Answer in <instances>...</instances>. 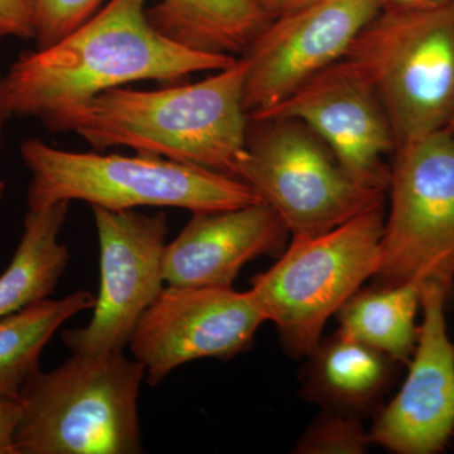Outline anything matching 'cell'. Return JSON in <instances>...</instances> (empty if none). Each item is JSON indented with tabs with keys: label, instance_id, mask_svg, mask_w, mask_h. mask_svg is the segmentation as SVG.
<instances>
[{
	"label": "cell",
	"instance_id": "6da1fadb",
	"mask_svg": "<svg viewBox=\"0 0 454 454\" xmlns=\"http://www.w3.org/2000/svg\"><path fill=\"white\" fill-rule=\"evenodd\" d=\"M245 74L240 57L199 82L110 89L41 121L56 133L77 134L97 151L127 146L238 178L249 127Z\"/></svg>",
	"mask_w": 454,
	"mask_h": 454
},
{
	"label": "cell",
	"instance_id": "7a4b0ae2",
	"mask_svg": "<svg viewBox=\"0 0 454 454\" xmlns=\"http://www.w3.org/2000/svg\"><path fill=\"white\" fill-rule=\"evenodd\" d=\"M146 3L110 0L52 46L20 56L5 74L13 115L43 121L127 83H176L190 74L223 70L238 59L169 40L149 22Z\"/></svg>",
	"mask_w": 454,
	"mask_h": 454
},
{
	"label": "cell",
	"instance_id": "3957f363",
	"mask_svg": "<svg viewBox=\"0 0 454 454\" xmlns=\"http://www.w3.org/2000/svg\"><path fill=\"white\" fill-rule=\"evenodd\" d=\"M145 379V366L124 351L73 354L52 372L40 370L17 397V453H142Z\"/></svg>",
	"mask_w": 454,
	"mask_h": 454
},
{
	"label": "cell",
	"instance_id": "277c9868",
	"mask_svg": "<svg viewBox=\"0 0 454 454\" xmlns=\"http://www.w3.org/2000/svg\"><path fill=\"white\" fill-rule=\"evenodd\" d=\"M20 155L32 175L28 208L83 201L110 211L176 207L195 214L262 202L240 179L154 155L74 153L37 139L23 142Z\"/></svg>",
	"mask_w": 454,
	"mask_h": 454
},
{
	"label": "cell",
	"instance_id": "5b68a950",
	"mask_svg": "<svg viewBox=\"0 0 454 454\" xmlns=\"http://www.w3.org/2000/svg\"><path fill=\"white\" fill-rule=\"evenodd\" d=\"M385 206L330 231L293 238L276 264L250 280V295L276 325L284 351L307 358L331 317L378 273Z\"/></svg>",
	"mask_w": 454,
	"mask_h": 454
},
{
	"label": "cell",
	"instance_id": "8992f818",
	"mask_svg": "<svg viewBox=\"0 0 454 454\" xmlns=\"http://www.w3.org/2000/svg\"><path fill=\"white\" fill-rule=\"evenodd\" d=\"M345 59L378 92L396 146L446 129L454 113V3L382 11Z\"/></svg>",
	"mask_w": 454,
	"mask_h": 454
},
{
	"label": "cell",
	"instance_id": "52a82bcc",
	"mask_svg": "<svg viewBox=\"0 0 454 454\" xmlns=\"http://www.w3.org/2000/svg\"><path fill=\"white\" fill-rule=\"evenodd\" d=\"M238 178L293 238L330 231L387 205V191L352 177L321 138L294 119H249Z\"/></svg>",
	"mask_w": 454,
	"mask_h": 454
},
{
	"label": "cell",
	"instance_id": "ba28073f",
	"mask_svg": "<svg viewBox=\"0 0 454 454\" xmlns=\"http://www.w3.org/2000/svg\"><path fill=\"white\" fill-rule=\"evenodd\" d=\"M378 286L454 283V139L447 129L396 146Z\"/></svg>",
	"mask_w": 454,
	"mask_h": 454
},
{
	"label": "cell",
	"instance_id": "9c48e42d",
	"mask_svg": "<svg viewBox=\"0 0 454 454\" xmlns=\"http://www.w3.org/2000/svg\"><path fill=\"white\" fill-rule=\"evenodd\" d=\"M381 12L380 0H315L271 18L241 56L247 116L273 109L345 59Z\"/></svg>",
	"mask_w": 454,
	"mask_h": 454
},
{
	"label": "cell",
	"instance_id": "30bf717a",
	"mask_svg": "<svg viewBox=\"0 0 454 454\" xmlns=\"http://www.w3.org/2000/svg\"><path fill=\"white\" fill-rule=\"evenodd\" d=\"M91 208L100 247V291L91 321L62 333L73 354L124 351L140 317L166 284V215Z\"/></svg>",
	"mask_w": 454,
	"mask_h": 454
},
{
	"label": "cell",
	"instance_id": "8fae6325",
	"mask_svg": "<svg viewBox=\"0 0 454 454\" xmlns=\"http://www.w3.org/2000/svg\"><path fill=\"white\" fill-rule=\"evenodd\" d=\"M267 322L249 291L164 286L131 333V357L157 387L177 367L201 358L235 357Z\"/></svg>",
	"mask_w": 454,
	"mask_h": 454
},
{
	"label": "cell",
	"instance_id": "7c38bea8",
	"mask_svg": "<svg viewBox=\"0 0 454 454\" xmlns=\"http://www.w3.org/2000/svg\"><path fill=\"white\" fill-rule=\"evenodd\" d=\"M294 119L321 138L352 177L387 192L393 128L369 79L343 59L273 109L249 119Z\"/></svg>",
	"mask_w": 454,
	"mask_h": 454
},
{
	"label": "cell",
	"instance_id": "4fadbf2b",
	"mask_svg": "<svg viewBox=\"0 0 454 454\" xmlns=\"http://www.w3.org/2000/svg\"><path fill=\"white\" fill-rule=\"evenodd\" d=\"M450 294L441 284H423V321L408 375L370 429L372 444L391 453H442L454 437V343L446 319Z\"/></svg>",
	"mask_w": 454,
	"mask_h": 454
},
{
	"label": "cell",
	"instance_id": "5bb4252c",
	"mask_svg": "<svg viewBox=\"0 0 454 454\" xmlns=\"http://www.w3.org/2000/svg\"><path fill=\"white\" fill-rule=\"evenodd\" d=\"M288 230L264 202L195 212L177 238L166 245L167 286L234 288L241 269L264 255H276Z\"/></svg>",
	"mask_w": 454,
	"mask_h": 454
},
{
	"label": "cell",
	"instance_id": "9a60e30c",
	"mask_svg": "<svg viewBox=\"0 0 454 454\" xmlns=\"http://www.w3.org/2000/svg\"><path fill=\"white\" fill-rule=\"evenodd\" d=\"M301 395L324 409L342 413H372L395 379L396 361L340 333L322 339L309 355Z\"/></svg>",
	"mask_w": 454,
	"mask_h": 454
},
{
	"label": "cell",
	"instance_id": "2e32d148",
	"mask_svg": "<svg viewBox=\"0 0 454 454\" xmlns=\"http://www.w3.org/2000/svg\"><path fill=\"white\" fill-rule=\"evenodd\" d=\"M146 16L181 46L234 57L243 56L269 22L256 0H160Z\"/></svg>",
	"mask_w": 454,
	"mask_h": 454
},
{
	"label": "cell",
	"instance_id": "e0dca14e",
	"mask_svg": "<svg viewBox=\"0 0 454 454\" xmlns=\"http://www.w3.org/2000/svg\"><path fill=\"white\" fill-rule=\"evenodd\" d=\"M70 202L28 208L11 264L0 276V319L47 300L64 276L71 255L59 243Z\"/></svg>",
	"mask_w": 454,
	"mask_h": 454
},
{
	"label": "cell",
	"instance_id": "ac0fdd59",
	"mask_svg": "<svg viewBox=\"0 0 454 454\" xmlns=\"http://www.w3.org/2000/svg\"><path fill=\"white\" fill-rule=\"evenodd\" d=\"M422 284L358 289L336 313L339 333L408 365L417 348Z\"/></svg>",
	"mask_w": 454,
	"mask_h": 454
},
{
	"label": "cell",
	"instance_id": "d6986e66",
	"mask_svg": "<svg viewBox=\"0 0 454 454\" xmlns=\"http://www.w3.org/2000/svg\"><path fill=\"white\" fill-rule=\"evenodd\" d=\"M97 297L77 291L43 300L0 319V397L17 399L40 372L41 354L53 334L74 316L92 309Z\"/></svg>",
	"mask_w": 454,
	"mask_h": 454
},
{
	"label": "cell",
	"instance_id": "ffe728a7",
	"mask_svg": "<svg viewBox=\"0 0 454 454\" xmlns=\"http://www.w3.org/2000/svg\"><path fill=\"white\" fill-rule=\"evenodd\" d=\"M372 444L363 417L325 409L304 430L293 453L364 454Z\"/></svg>",
	"mask_w": 454,
	"mask_h": 454
},
{
	"label": "cell",
	"instance_id": "44dd1931",
	"mask_svg": "<svg viewBox=\"0 0 454 454\" xmlns=\"http://www.w3.org/2000/svg\"><path fill=\"white\" fill-rule=\"evenodd\" d=\"M37 49H46L83 25L104 0H25Z\"/></svg>",
	"mask_w": 454,
	"mask_h": 454
},
{
	"label": "cell",
	"instance_id": "7402d4cb",
	"mask_svg": "<svg viewBox=\"0 0 454 454\" xmlns=\"http://www.w3.org/2000/svg\"><path fill=\"white\" fill-rule=\"evenodd\" d=\"M0 37L33 38L25 0H0Z\"/></svg>",
	"mask_w": 454,
	"mask_h": 454
},
{
	"label": "cell",
	"instance_id": "603a6c76",
	"mask_svg": "<svg viewBox=\"0 0 454 454\" xmlns=\"http://www.w3.org/2000/svg\"><path fill=\"white\" fill-rule=\"evenodd\" d=\"M20 420V405L17 399L0 397V454H18L16 434Z\"/></svg>",
	"mask_w": 454,
	"mask_h": 454
},
{
	"label": "cell",
	"instance_id": "cb8c5ba5",
	"mask_svg": "<svg viewBox=\"0 0 454 454\" xmlns=\"http://www.w3.org/2000/svg\"><path fill=\"white\" fill-rule=\"evenodd\" d=\"M382 11H422L452 4L454 0H380Z\"/></svg>",
	"mask_w": 454,
	"mask_h": 454
},
{
	"label": "cell",
	"instance_id": "d4e9b609",
	"mask_svg": "<svg viewBox=\"0 0 454 454\" xmlns=\"http://www.w3.org/2000/svg\"><path fill=\"white\" fill-rule=\"evenodd\" d=\"M259 3L260 8L264 12L265 16L270 20L271 18L280 16L286 12L292 11L301 5L309 4L315 0H256Z\"/></svg>",
	"mask_w": 454,
	"mask_h": 454
},
{
	"label": "cell",
	"instance_id": "484cf974",
	"mask_svg": "<svg viewBox=\"0 0 454 454\" xmlns=\"http://www.w3.org/2000/svg\"><path fill=\"white\" fill-rule=\"evenodd\" d=\"M13 115L11 106H9L7 86H5V76L0 74V151H2L3 133L9 118Z\"/></svg>",
	"mask_w": 454,
	"mask_h": 454
},
{
	"label": "cell",
	"instance_id": "4316f807",
	"mask_svg": "<svg viewBox=\"0 0 454 454\" xmlns=\"http://www.w3.org/2000/svg\"><path fill=\"white\" fill-rule=\"evenodd\" d=\"M446 129L448 130V133L452 136V138L454 139V113L452 115V118H450V122H448Z\"/></svg>",
	"mask_w": 454,
	"mask_h": 454
},
{
	"label": "cell",
	"instance_id": "83f0119b",
	"mask_svg": "<svg viewBox=\"0 0 454 454\" xmlns=\"http://www.w3.org/2000/svg\"><path fill=\"white\" fill-rule=\"evenodd\" d=\"M4 191H5V184H4V182L2 181V179H0V197L3 196V193H4Z\"/></svg>",
	"mask_w": 454,
	"mask_h": 454
}]
</instances>
